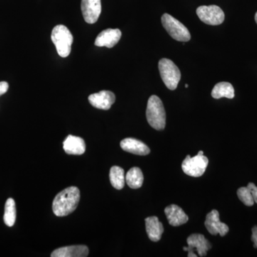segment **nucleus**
<instances>
[{
    "label": "nucleus",
    "mask_w": 257,
    "mask_h": 257,
    "mask_svg": "<svg viewBox=\"0 0 257 257\" xmlns=\"http://www.w3.org/2000/svg\"><path fill=\"white\" fill-rule=\"evenodd\" d=\"M147 119L150 126L157 130H163L166 126V111L162 100L156 95L149 99L147 107Z\"/></svg>",
    "instance_id": "obj_2"
},
{
    "label": "nucleus",
    "mask_w": 257,
    "mask_h": 257,
    "mask_svg": "<svg viewBox=\"0 0 257 257\" xmlns=\"http://www.w3.org/2000/svg\"><path fill=\"white\" fill-rule=\"evenodd\" d=\"M63 149L68 155H82L85 152L86 145L82 138L69 135L64 141Z\"/></svg>",
    "instance_id": "obj_16"
},
{
    "label": "nucleus",
    "mask_w": 257,
    "mask_h": 257,
    "mask_svg": "<svg viewBox=\"0 0 257 257\" xmlns=\"http://www.w3.org/2000/svg\"><path fill=\"white\" fill-rule=\"evenodd\" d=\"M211 96L214 99H220L226 97L228 99H233L234 97V89L232 84L229 82H219L214 86Z\"/></svg>",
    "instance_id": "obj_18"
},
{
    "label": "nucleus",
    "mask_w": 257,
    "mask_h": 257,
    "mask_svg": "<svg viewBox=\"0 0 257 257\" xmlns=\"http://www.w3.org/2000/svg\"><path fill=\"white\" fill-rule=\"evenodd\" d=\"M197 15L203 23L209 25H219L224 21V13L216 5L200 6L197 9Z\"/></svg>",
    "instance_id": "obj_8"
},
{
    "label": "nucleus",
    "mask_w": 257,
    "mask_h": 257,
    "mask_svg": "<svg viewBox=\"0 0 257 257\" xmlns=\"http://www.w3.org/2000/svg\"><path fill=\"white\" fill-rule=\"evenodd\" d=\"M0 95H1V94H0Z\"/></svg>",
    "instance_id": "obj_28"
},
{
    "label": "nucleus",
    "mask_w": 257,
    "mask_h": 257,
    "mask_svg": "<svg viewBox=\"0 0 257 257\" xmlns=\"http://www.w3.org/2000/svg\"><path fill=\"white\" fill-rule=\"evenodd\" d=\"M125 180L130 188L134 189L140 188L143 186L144 182L143 172L138 167H133L128 171Z\"/></svg>",
    "instance_id": "obj_19"
},
{
    "label": "nucleus",
    "mask_w": 257,
    "mask_h": 257,
    "mask_svg": "<svg viewBox=\"0 0 257 257\" xmlns=\"http://www.w3.org/2000/svg\"><path fill=\"white\" fill-rule=\"evenodd\" d=\"M109 179L111 185L115 189L120 190L123 189L125 184L124 171L121 167L114 166L111 167L109 172Z\"/></svg>",
    "instance_id": "obj_20"
},
{
    "label": "nucleus",
    "mask_w": 257,
    "mask_h": 257,
    "mask_svg": "<svg viewBox=\"0 0 257 257\" xmlns=\"http://www.w3.org/2000/svg\"><path fill=\"white\" fill-rule=\"evenodd\" d=\"M255 21H256L257 24V13H256V15H255Z\"/></svg>",
    "instance_id": "obj_26"
},
{
    "label": "nucleus",
    "mask_w": 257,
    "mask_h": 257,
    "mask_svg": "<svg viewBox=\"0 0 257 257\" xmlns=\"http://www.w3.org/2000/svg\"><path fill=\"white\" fill-rule=\"evenodd\" d=\"M248 189H249L250 192H251V195H252L253 200H254L255 203H257V187L254 184L250 183L248 184L247 185Z\"/></svg>",
    "instance_id": "obj_23"
},
{
    "label": "nucleus",
    "mask_w": 257,
    "mask_h": 257,
    "mask_svg": "<svg viewBox=\"0 0 257 257\" xmlns=\"http://www.w3.org/2000/svg\"><path fill=\"white\" fill-rule=\"evenodd\" d=\"M166 216L170 225L179 226L186 224L189 221V217L182 208L176 204H171L165 209Z\"/></svg>",
    "instance_id": "obj_13"
},
{
    "label": "nucleus",
    "mask_w": 257,
    "mask_h": 257,
    "mask_svg": "<svg viewBox=\"0 0 257 257\" xmlns=\"http://www.w3.org/2000/svg\"><path fill=\"white\" fill-rule=\"evenodd\" d=\"M251 241L253 242V247L257 248V226L252 228V236Z\"/></svg>",
    "instance_id": "obj_25"
},
{
    "label": "nucleus",
    "mask_w": 257,
    "mask_h": 257,
    "mask_svg": "<svg viewBox=\"0 0 257 257\" xmlns=\"http://www.w3.org/2000/svg\"><path fill=\"white\" fill-rule=\"evenodd\" d=\"M204 224L208 231L212 235L219 234L221 236H224L229 231V226L224 223L221 222L219 211L216 209L210 211L207 214Z\"/></svg>",
    "instance_id": "obj_9"
},
{
    "label": "nucleus",
    "mask_w": 257,
    "mask_h": 257,
    "mask_svg": "<svg viewBox=\"0 0 257 257\" xmlns=\"http://www.w3.org/2000/svg\"><path fill=\"white\" fill-rule=\"evenodd\" d=\"M89 101L94 107L103 110H108L114 103L115 95L114 93L110 91L103 90L91 94L89 96Z\"/></svg>",
    "instance_id": "obj_11"
},
{
    "label": "nucleus",
    "mask_w": 257,
    "mask_h": 257,
    "mask_svg": "<svg viewBox=\"0 0 257 257\" xmlns=\"http://www.w3.org/2000/svg\"><path fill=\"white\" fill-rule=\"evenodd\" d=\"M185 87L186 88L188 87V84H185Z\"/></svg>",
    "instance_id": "obj_27"
},
{
    "label": "nucleus",
    "mask_w": 257,
    "mask_h": 257,
    "mask_svg": "<svg viewBox=\"0 0 257 257\" xmlns=\"http://www.w3.org/2000/svg\"><path fill=\"white\" fill-rule=\"evenodd\" d=\"M209 160L207 157L204 156V152L199 151L197 156L191 157L187 155L182 162V168L186 175L199 177L204 175Z\"/></svg>",
    "instance_id": "obj_6"
},
{
    "label": "nucleus",
    "mask_w": 257,
    "mask_h": 257,
    "mask_svg": "<svg viewBox=\"0 0 257 257\" xmlns=\"http://www.w3.org/2000/svg\"><path fill=\"white\" fill-rule=\"evenodd\" d=\"M9 84L6 82H0V94L1 95L8 92Z\"/></svg>",
    "instance_id": "obj_24"
},
{
    "label": "nucleus",
    "mask_w": 257,
    "mask_h": 257,
    "mask_svg": "<svg viewBox=\"0 0 257 257\" xmlns=\"http://www.w3.org/2000/svg\"><path fill=\"white\" fill-rule=\"evenodd\" d=\"M159 69L162 80L170 90L177 89L181 79V72L172 60L162 59L159 62Z\"/></svg>",
    "instance_id": "obj_4"
},
{
    "label": "nucleus",
    "mask_w": 257,
    "mask_h": 257,
    "mask_svg": "<svg viewBox=\"0 0 257 257\" xmlns=\"http://www.w3.org/2000/svg\"><path fill=\"white\" fill-rule=\"evenodd\" d=\"M146 231L149 238L152 241H160L164 232L163 225L157 216H150L145 219Z\"/></svg>",
    "instance_id": "obj_17"
},
{
    "label": "nucleus",
    "mask_w": 257,
    "mask_h": 257,
    "mask_svg": "<svg viewBox=\"0 0 257 257\" xmlns=\"http://www.w3.org/2000/svg\"><path fill=\"white\" fill-rule=\"evenodd\" d=\"M121 37V32L119 29H107L98 35L94 44L97 47L111 48L118 43Z\"/></svg>",
    "instance_id": "obj_12"
},
{
    "label": "nucleus",
    "mask_w": 257,
    "mask_h": 257,
    "mask_svg": "<svg viewBox=\"0 0 257 257\" xmlns=\"http://www.w3.org/2000/svg\"><path fill=\"white\" fill-rule=\"evenodd\" d=\"M120 146L125 152H130L134 155L145 156L150 153V148L143 142L136 139H124L120 143Z\"/></svg>",
    "instance_id": "obj_15"
},
{
    "label": "nucleus",
    "mask_w": 257,
    "mask_h": 257,
    "mask_svg": "<svg viewBox=\"0 0 257 257\" xmlns=\"http://www.w3.org/2000/svg\"><path fill=\"white\" fill-rule=\"evenodd\" d=\"M81 9L86 23H95L101 14V0H82Z\"/></svg>",
    "instance_id": "obj_10"
},
{
    "label": "nucleus",
    "mask_w": 257,
    "mask_h": 257,
    "mask_svg": "<svg viewBox=\"0 0 257 257\" xmlns=\"http://www.w3.org/2000/svg\"><path fill=\"white\" fill-rule=\"evenodd\" d=\"M89 254V248L85 245L64 246L57 248L51 254L52 257H86Z\"/></svg>",
    "instance_id": "obj_14"
},
{
    "label": "nucleus",
    "mask_w": 257,
    "mask_h": 257,
    "mask_svg": "<svg viewBox=\"0 0 257 257\" xmlns=\"http://www.w3.org/2000/svg\"><path fill=\"white\" fill-rule=\"evenodd\" d=\"M80 192L76 187H69L56 196L52 203V210L57 216H65L72 214L78 206Z\"/></svg>",
    "instance_id": "obj_1"
},
{
    "label": "nucleus",
    "mask_w": 257,
    "mask_h": 257,
    "mask_svg": "<svg viewBox=\"0 0 257 257\" xmlns=\"http://www.w3.org/2000/svg\"><path fill=\"white\" fill-rule=\"evenodd\" d=\"M51 38L59 55L62 57H68L73 43V36L69 29L64 25H57L52 30Z\"/></svg>",
    "instance_id": "obj_3"
},
{
    "label": "nucleus",
    "mask_w": 257,
    "mask_h": 257,
    "mask_svg": "<svg viewBox=\"0 0 257 257\" xmlns=\"http://www.w3.org/2000/svg\"><path fill=\"white\" fill-rule=\"evenodd\" d=\"M188 247H184V251L188 252L189 257H197V255L194 253V250L197 251L199 256H206L207 251L211 248L210 242L204 235L200 234H193L187 238Z\"/></svg>",
    "instance_id": "obj_7"
},
{
    "label": "nucleus",
    "mask_w": 257,
    "mask_h": 257,
    "mask_svg": "<svg viewBox=\"0 0 257 257\" xmlns=\"http://www.w3.org/2000/svg\"><path fill=\"white\" fill-rule=\"evenodd\" d=\"M162 23L169 35L175 40L179 42H188L190 40L191 35L188 29L170 15H162Z\"/></svg>",
    "instance_id": "obj_5"
},
{
    "label": "nucleus",
    "mask_w": 257,
    "mask_h": 257,
    "mask_svg": "<svg viewBox=\"0 0 257 257\" xmlns=\"http://www.w3.org/2000/svg\"><path fill=\"white\" fill-rule=\"evenodd\" d=\"M238 197L246 206L251 207L254 204L252 195L247 187H241L237 190Z\"/></svg>",
    "instance_id": "obj_22"
},
{
    "label": "nucleus",
    "mask_w": 257,
    "mask_h": 257,
    "mask_svg": "<svg viewBox=\"0 0 257 257\" xmlns=\"http://www.w3.org/2000/svg\"><path fill=\"white\" fill-rule=\"evenodd\" d=\"M16 205L14 199L10 198L5 207L4 221L8 226H13L16 221Z\"/></svg>",
    "instance_id": "obj_21"
}]
</instances>
